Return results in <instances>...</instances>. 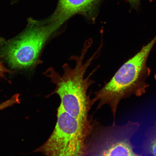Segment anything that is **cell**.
Listing matches in <instances>:
<instances>
[{
  "instance_id": "obj_5",
  "label": "cell",
  "mask_w": 156,
  "mask_h": 156,
  "mask_svg": "<svg viewBox=\"0 0 156 156\" xmlns=\"http://www.w3.org/2000/svg\"><path fill=\"white\" fill-rule=\"evenodd\" d=\"M140 126L138 122L129 121L122 126L116 123L96 129L95 126L88 140L86 156H141L134 151L136 147L131 142Z\"/></svg>"
},
{
  "instance_id": "obj_4",
  "label": "cell",
  "mask_w": 156,
  "mask_h": 156,
  "mask_svg": "<svg viewBox=\"0 0 156 156\" xmlns=\"http://www.w3.org/2000/svg\"><path fill=\"white\" fill-rule=\"evenodd\" d=\"M18 37L9 41L4 55L13 68L25 69L34 65L45 43L58 28L47 20L43 23L32 20Z\"/></svg>"
},
{
  "instance_id": "obj_9",
  "label": "cell",
  "mask_w": 156,
  "mask_h": 156,
  "mask_svg": "<svg viewBox=\"0 0 156 156\" xmlns=\"http://www.w3.org/2000/svg\"><path fill=\"white\" fill-rule=\"evenodd\" d=\"M10 73V71L5 68L0 61V78L5 77V73Z\"/></svg>"
},
{
  "instance_id": "obj_6",
  "label": "cell",
  "mask_w": 156,
  "mask_h": 156,
  "mask_svg": "<svg viewBox=\"0 0 156 156\" xmlns=\"http://www.w3.org/2000/svg\"><path fill=\"white\" fill-rule=\"evenodd\" d=\"M102 0H58L53 14L49 18L58 29L66 21L77 14L90 16Z\"/></svg>"
},
{
  "instance_id": "obj_8",
  "label": "cell",
  "mask_w": 156,
  "mask_h": 156,
  "mask_svg": "<svg viewBox=\"0 0 156 156\" xmlns=\"http://www.w3.org/2000/svg\"><path fill=\"white\" fill-rule=\"evenodd\" d=\"M16 100L13 97H11L9 100L0 104V110H3L7 107L13 106L16 103Z\"/></svg>"
},
{
  "instance_id": "obj_7",
  "label": "cell",
  "mask_w": 156,
  "mask_h": 156,
  "mask_svg": "<svg viewBox=\"0 0 156 156\" xmlns=\"http://www.w3.org/2000/svg\"><path fill=\"white\" fill-rule=\"evenodd\" d=\"M141 149L142 156H156V121L146 132Z\"/></svg>"
},
{
  "instance_id": "obj_11",
  "label": "cell",
  "mask_w": 156,
  "mask_h": 156,
  "mask_svg": "<svg viewBox=\"0 0 156 156\" xmlns=\"http://www.w3.org/2000/svg\"><path fill=\"white\" fill-rule=\"evenodd\" d=\"M154 78H155V80H156V73L155 74V75Z\"/></svg>"
},
{
  "instance_id": "obj_1",
  "label": "cell",
  "mask_w": 156,
  "mask_h": 156,
  "mask_svg": "<svg viewBox=\"0 0 156 156\" xmlns=\"http://www.w3.org/2000/svg\"><path fill=\"white\" fill-rule=\"evenodd\" d=\"M92 43L91 39L87 40L80 55L72 57V59L76 62L73 68L66 64L63 67L62 75H60L52 68L46 73V75L50 78L51 82L56 86L54 90L47 97L58 95L61 100L60 105L64 110L82 122L87 123L94 122L89 114L94 103L90 98V95H88L87 90L94 83L90 77L94 72L87 77H85V75L91 62L98 56L102 47L101 44L100 48L94 54L84 62L85 55Z\"/></svg>"
},
{
  "instance_id": "obj_3",
  "label": "cell",
  "mask_w": 156,
  "mask_h": 156,
  "mask_svg": "<svg viewBox=\"0 0 156 156\" xmlns=\"http://www.w3.org/2000/svg\"><path fill=\"white\" fill-rule=\"evenodd\" d=\"M57 121L49 138L33 153L46 156H86L87 142L96 122H82L64 110L57 109Z\"/></svg>"
},
{
  "instance_id": "obj_2",
  "label": "cell",
  "mask_w": 156,
  "mask_h": 156,
  "mask_svg": "<svg viewBox=\"0 0 156 156\" xmlns=\"http://www.w3.org/2000/svg\"><path fill=\"white\" fill-rule=\"evenodd\" d=\"M156 42V35L133 57L123 64L110 81L94 93L93 102L94 104L98 101L97 109L109 105L114 117L113 122H115L117 108L121 101L132 95L141 97L149 87L146 81L151 71L146 66V62Z\"/></svg>"
},
{
  "instance_id": "obj_10",
  "label": "cell",
  "mask_w": 156,
  "mask_h": 156,
  "mask_svg": "<svg viewBox=\"0 0 156 156\" xmlns=\"http://www.w3.org/2000/svg\"><path fill=\"white\" fill-rule=\"evenodd\" d=\"M128 1H129L130 2L135 3L138 0H128Z\"/></svg>"
}]
</instances>
